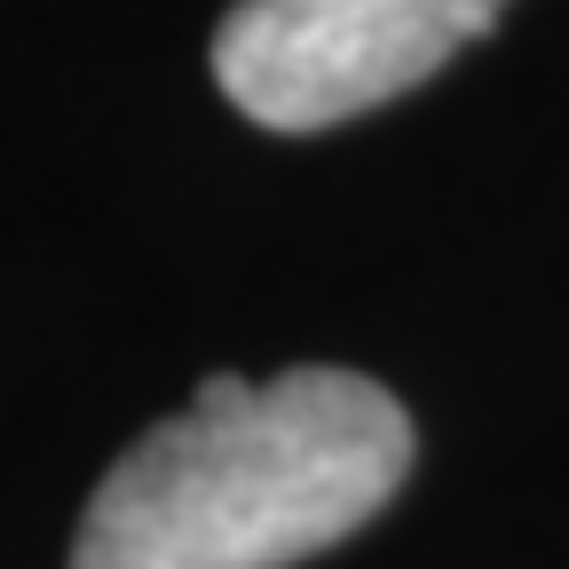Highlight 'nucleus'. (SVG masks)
Segmentation results:
<instances>
[{
  "instance_id": "1",
  "label": "nucleus",
  "mask_w": 569,
  "mask_h": 569,
  "mask_svg": "<svg viewBox=\"0 0 569 569\" xmlns=\"http://www.w3.org/2000/svg\"><path fill=\"white\" fill-rule=\"evenodd\" d=\"M403 475L411 419L380 380L213 372L96 482L71 569H293L365 530Z\"/></svg>"
},
{
  "instance_id": "2",
  "label": "nucleus",
  "mask_w": 569,
  "mask_h": 569,
  "mask_svg": "<svg viewBox=\"0 0 569 569\" xmlns=\"http://www.w3.org/2000/svg\"><path fill=\"white\" fill-rule=\"evenodd\" d=\"M507 0H238L213 32L222 96L277 134L365 119L498 24Z\"/></svg>"
}]
</instances>
